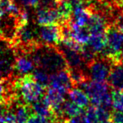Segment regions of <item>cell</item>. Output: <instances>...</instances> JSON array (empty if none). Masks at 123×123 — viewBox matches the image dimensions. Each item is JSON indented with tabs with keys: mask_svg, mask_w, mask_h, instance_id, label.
I'll return each instance as SVG.
<instances>
[{
	"mask_svg": "<svg viewBox=\"0 0 123 123\" xmlns=\"http://www.w3.org/2000/svg\"><path fill=\"white\" fill-rule=\"evenodd\" d=\"M31 58L36 67L44 69L49 74L63 70L68 67L61 50L54 46H39L32 52Z\"/></svg>",
	"mask_w": 123,
	"mask_h": 123,
	"instance_id": "1",
	"label": "cell"
},
{
	"mask_svg": "<svg viewBox=\"0 0 123 123\" xmlns=\"http://www.w3.org/2000/svg\"><path fill=\"white\" fill-rule=\"evenodd\" d=\"M17 86L20 97L26 104H32L41 99L46 89L35 81L31 74L19 77Z\"/></svg>",
	"mask_w": 123,
	"mask_h": 123,
	"instance_id": "2",
	"label": "cell"
},
{
	"mask_svg": "<svg viewBox=\"0 0 123 123\" xmlns=\"http://www.w3.org/2000/svg\"><path fill=\"white\" fill-rule=\"evenodd\" d=\"M113 64L112 62L107 58L94 59L88 64V75L93 81L105 82L109 79Z\"/></svg>",
	"mask_w": 123,
	"mask_h": 123,
	"instance_id": "3",
	"label": "cell"
},
{
	"mask_svg": "<svg viewBox=\"0 0 123 123\" xmlns=\"http://www.w3.org/2000/svg\"><path fill=\"white\" fill-rule=\"evenodd\" d=\"M79 88L87 94L90 99V103L94 106H99L100 99L104 94L109 92V86L105 82L89 81V79L83 82Z\"/></svg>",
	"mask_w": 123,
	"mask_h": 123,
	"instance_id": "4",
	"label": "cell"
},
{
	"mask_svg": "<svg viewBox=\"0 0 123 123\" xmlns=\"http://www.w3.org/2000/svg\"><path fill=\"white\" fill-rule=\"evenodd\" d=\"M37 33L39 41L44 46H54L55 45L61 42L62 38V27L58 25H41Z\"/></svg>",
	"mask_w": 123,
	"mask_h": 123,
	"instance_id": "5",
	"label": "cell"
},
{
	"mask_svg": "<svg viewBox=\"0 0 123 123\" xmlns=\"http://www.w3.org/2000/svg\"><path fill=\"white\" fill-rule=\"evenodd\" d=\"M49 86L64 94L68 93L74 86L72 80H71L68 69L66 68L51 74Z\"/></svg>",
	"mask_w": 123,
	"mask_h": 123,
	"instance_id": "6",
	"label": "cell"
},
{
	"mask_svg": "<svg viewBox=\"0 0 123 123\" xmlns=\"http://www.w3.org/2000/svg\"><path fill=\"white\" fill-rule=\"evenodd\" d=\"M36 22L39 25L63 24V19L57 9H41L38 8L36 11Z\"/></svg>",
	"mask_w": 123,
	"mask_h": 123,
	"instance_id": "7",
	"label": "cell"
},
{
	"mask_svg": "<svg viewBox=\"0 0 123 123\" xmlns=\"http://www.w3.org/2000/svg\"><path fill=\"white\" fill-rule=\"evenodd\" d=\"M90 35H103L105 34L108 29L107 20L100 14L92 13L86 25Z\"/></svg>",
	"mask_w": 123,
	"mask_h": 123,
	"instance_id": "8",
	"label": "cell"
},
{
	"mask_svg": "<svg viewBox=\"0 0 123 123\" xmlns=\"http://www.w3.org/2000/svg\"><path fill=\"white\" fill-rule=\"evenodd\" d=\"M61 51L66 60L68 68H83V66L85 62L80 51L66 48L64 46L61 48Z\"/></svg>",
	"mask_w": 123,
	"mask_h": 123,
	"instance_id": "9",
	"label": "cell"
},
{
	"mask_svg": "<svg viewBox=\"0 0 123 123\" xmlns=\"http://www.w3.org/2000/svg\"><path fill=\"white\" fill-rule=\"evenodd\" d=\"M65 94L61 93L60 91L50 87L46 91L44 99L47 102V104L51 106V110L53 111L54 114L60 111L62 106L65 102Z\"/></svg>",
	"mask_w": 123,
	"mask_h": 123,
	"instance_id": "10",
	"label": "cell"
},
{
	"mask_svg": "<svg viewBox=\"0 0 123 123\" xmlns=\"http://www.w3.org/2000/svg\"><path fill=\"white\" fill-rule=\"evenodd\" d=\"M108 82L115 90H123V62L113 64Z\"/></svg>",
	"mask_w": 123,
	"mask_h": 123,
	"instance_id": "11",
	"label": "cell"
},
{
	"mask_svg": "<svg viewBox=\"0 0 123 123\" xmlns=\"http://www.w3.org/2000/svg\"><path fill=\"white\" fill-rule=\"evenodd\" d=\"M69 36L80 45H86L90 37V33L86 26H79L70 22Z\"/></svg>",
	"mask_w": 123,
	"mask_h": 123,
	"instance_id": "12",
	"label": "cell"
},
{
	"mask_svg": "<svg viewBox=\"0 0 123 123\" xmlns=\"http://www.w3.org/2000/svg\"><path fill=\"white\" fill-rule=\"evenodd\" d=\"M35 65L34 62L32 58L28 57L27 55H19L16 56L15 59V70L18 72L19 74H29L31 72H33L35 70Z\"/></svg>",
	"mask_w": 123,
	"mask_h": 123,
	"instance_id": "13",
	"label": "cell"
},
{
	"mask_svg": "<svg viewBox=\"0 0 123 123\" xmlns=\"http://www.w3.org/2000/svg\"><path fill=\"white\" fill-rule=\"evenodd\" d=\"M32 112L38 116H43V117H46L55 121V115L53 111L51 110V106L47 104L44 99H39V100L36 101V102L32 103L31 105ZM56 122V121H55Z\"/></svg>",
	"mask_w": 123,
	"mask_h": 123,
	"instance_id": "14",
	"label": "cell"
},
{
	"mask_svg": "<svg viewBox=\"0 0 123 123\" xmlns=\"http://www.w3.org/2000/svg\"><path fill=\"white\" fill-rule=\"evenodd\" d=\"M91 13L87 7L84 8H78L73 10L72 16H71L70 22L73 24H75L79 26H84L87 25L88 21L90 18Z\"/></svg>",
	"mask_w": 123,
	"mask_h": 123,
	"instance_id": "15",
	"label": "cell"
},
{
	"mask_svg": "<svg viewBox=\"0 0 123 123\" xmlns=\"http://www.w3.org/2000/svg\"><path fill=\"white\" fill-rule=\"evenodd\" d=\"M68 97L71 101L75 103L81 108L88 107L90 102V99L87 94L79 88H75V89H72L71 90H69Z\"/></svg>",
	"mask_w": 123,
	"mask_h": 123,
	"instance_id": "16",
	"label": "cell"
},
{
	"mask_svg": "<svg viewBox=\"0 0 123 123\" xmlns=\"http://www.w3.org/2000/svg\"><path fill=\"white\" fill-rule=\"evenodd\" d=\"M86 45L93 50L97 55L102 53L106 46L105 34L103 35H90V37Z\"/></svg>",
	"mask_w": 123,
	"mask_h": 123,
	"instance_id": "17",
	"label": "cell"
},
{
	"mask_svg": "<svg viewBox=\"0 0 123 123\" xmlns=\"http://www.w3.org/2000/svg\"><path fill=\"white\" fill-rule=\"evenodd\" d=\"M31 75H32L33 79H35V81H36L38 84H40L44 88H46L49 86L50 75L49 73L46 72V70L37 68L31 73Z\"/></svg>",
	"mask_w": 123,
	"mask_h": 123,
	"instance_id": "18",
	"label": "cell"
},
{
	"mask_svg": "<svg viewBox=\"0 0 123 123\" xmlns=\"http://www.w3.org/2000/svg\"><path fill=\"white\" fill-rule=\"evenodd\" d=\"M70 74L71 80L73 82L74 85H76L79 87L83 82L86 81L88 79V77L84 73L83 69L79 68H68Z\"/></svg>",
	"mask_w": 123,
	"mask_h": 123,
	"instance_id": "19",
	"label": "cell"
},
{
	"mask_svg": "<svg viewBox=\"0 0 123 123\" xmlns=\"http://www.w3.org/2000/svg\"><path fill=\"white\" fill-rule=\"evenodd\" d=\"M113 100V109L123 111V90H115L111 94Z\"/></svg>",
	"mask_w": 123,
	"mask_h": 123,
	"instance_id": "20",
	"label": "cell"
},
{
	"mask_svg": "<svg viewBox=\"0 0 123 123\" xmlns=\"http://www.w3.org/2000/svg\"><path fill=\"white\" fill-rule=\"evenodd\" d=\"M84 116L87 123H99L97 114V107L93 105L88 106L86 111H84Z\"/></svg>",
	"mask_w": 123,
	"mask_h": 123,
	"instance_id": "21",
	"label": "cell"
},
{
	"mask_svg": "<svg viewBox=\"0 0 123 123\" xmlns=\"http://www.w3.org/2000/svg\"><path fill=\"white\" fill-rule=\"evenodd\" d=\"M97 114H98V118H99V123H105L111 120V111H107V110L104 109V108L97 107Z\"/></svg>",
	"mask_w": 123,
	"mask_h": 123,
	"instance_id": "22",
	"label": "cell"
},
{
	"mask_svg": "<svg viewBox=\"0 0 123 123\" xmlns=\"http://www.w3.org/2000/svg\"><path fill=\"white\" fill-rule=\"evenodd\" d=\"M26 123H56L55 121L49 118L43 117V116H38L36 114H32L28 119Z\"/></svg>",
	"mask_w": 123,
	"mask_h": 123,
	"instance_id": "23",
	"label": "cell"
},
{
	"mask_svg": "<svg viewBox=\"0 0 123 123\" xmlns=\"http://www.w3.org/2000/svg\"><path fill=\"white\" fill-rule=\"evenodd\" d=\"M60 0H40L37 5L38 8L41 9H56Z\"/></svg>",
	"mask_w": 123,
	"mask_h": 123,
	"instance_id": "24",
	"label": "cell"
},
{
	"mask_svg": "<svg viewBox=\"0 0 123 123\" xmlns=\"http://www.w3.org/2000/svg\"><path fill=\"white\" fill-rule=\"evenodd\" d=\"M13 2L12 0H0V17L9 14Z\"/></svg>",
	"mask_w": 123,
	"mask_h": 123,
	"instance_id": "25",
	"label": "cell"
},
{
	"mask_svg": "<svg viewBox=\"0 0 123 123\" xmlns=\"http://www.w3.org/2000/svg\"><path fill=\"white\" fill-rule=\"evenodd\" d=\"M111 120L115 123H123V111H116L111 113Z\"/></svg>",
	"mask_w": 123,
	"mask_h": 123,
	"instance_id": "26",
	"label": "cell"
},
{
	"mask_svg": "<svg viewBox=\"0 0 123 123\" xmlns=\"http://www.w3.org/2000/svg\"><path fill=\"white\" fill-rule=\"evenodd\" d=\"M17 2L19 4L23 5L24 7L31 8V7H37L40 0H17Z\"/></svg>",
	"mask_w": 123,
	"mask_h": 123,
	"instance_id": "27",
	"label": "cell"
},
{
	"mask_svg": "<svg viewBox=\"0 0 123 123\" xmlns=\"http://www.w3.org/2000/svg\"><path fill=\"white\" fill-rule=\"evenodd\" d=\"M68 123H87L86 122L85 116H84V111H83L82 113L69 119Z\"/></svg>",
	"mask_w": 123,
	"mask_h": 123,
	"instance_id": "28",
	"label": "cell"
},
{
	"mask_svg": "<svg viewBox=\"0 0 123 123\" xmlns=\"http://www.w3.org/2000/svg\"><path fill=\"white\" fill-rule=\"evenodd\" d=\"M116 27L123 32V14L120 15L116 20Z\"/></svg>",
	"mask_w": 123,
	"mask_h": 123,
	"instance_id": "29",
	"label": "cell"
},
{
	"mask_svg": "<svg viewBox=\"0 0 123 123\" xmlns=\"http://www.w3.org/2000/svg\"><path fill=\"white\" fill-rule=\"evenodd\" d=\"M4 103H3L2 99H0V113L2 112L3 110H4V109H3V108H4Z\"/></svg>",
	"mask_w": 123,
	"mask_h": 123,
	"instance_id": "30",
	"label": "cell"
},
{
	"mask_svg": "<svg viewBox=\"0 0 123 123\" xmlns=\"http://www.w3.org/2000/svg\"><path fill=\"white\" fill-rule=\"evenodd\" d=\"M105 123H115V122H113L112 121H106V122H105Z\"/></svg>",
	"mask_w": 123,
	"mask_h": 123,
	"instance_id": "31",
	"label": "cell"
},
{
	"mask_svg": "<svg viewBox=\"0 0 123 123\" xmlns=\"http://www.w3.org/2000/svg\"><path fill=\"white\" fill-rule=\"evenodd\" d=\"M12 1H14V3H16V2H17V0H12Z\"/></svg>",
	"mask_w": 123,
	"mask_h": 123,
	"instance_id": "32",
	"label": "cell"
},
{
	"mask_svg": "<svg viewBox=\"0 0 123 123\" xmlns=\"http://www.w3.org/2000/svg\"><path fill=\"white\" fill-rule=\"evenodd\" d=\"M119 1H121V2H123V0H119Z\"/></svg>",
	"mask_w": 123,
	"mask_h": 123,
	"instance_id": "33",
	"label": "cell"
},
{
	"mask_svg": "<svg viewBox=\"0 0 123 123\" xmlns=\"http://www.w3.org/2000/svg\"><path fill=\"white\" fill-rule=\"evenodd\" d=\"M67 123H68V122H67Z\"/></svg>",
	"mask_w": 123,
	"mask_h": 123,
	"instance_id": "34",
	"label": "cell"
}]
</instances>
